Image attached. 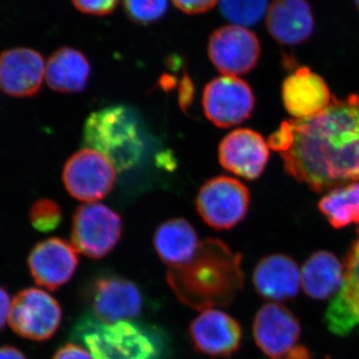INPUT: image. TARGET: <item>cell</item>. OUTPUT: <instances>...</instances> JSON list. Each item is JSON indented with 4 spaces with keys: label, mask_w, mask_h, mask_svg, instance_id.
Wrapping results in <instances>:
<instances>
[{
    "label": "cell",
    "mask_w": 359,
    "mask_h": 359,
    "mask_svg": "<svg viewBox=\"0 0 359 359\" xmlns=\"http://www.w3.org/2000/svg\"><path fill=\"white\" fill-rule=\"evenodd\" d=\"M172 2L182 13L196 15L211 11L219 0H172Z\"/></svg>",
    "instance_id": "obj_29"
},
{
    "label": "cell",
    "mask_w": 359,
    "mask_h": 359,
    "mask_svg": "<svg viewBox=\"0 0 359 359\" xmlns=\"http://www.w3.org/2000/svg\"><path fill=\"white\" fill-rule=\"evenodd\" d=\"M74 245L60 238H49L37 243L27 259L33 280L40 287L57 290L66 285L79 264Z\"/></svg>",
    "instance_id": "obj_14"
},
{
    "label": "cell",
    "mask_w": 359,
    "mask_h": 359,
    "mask_svg": "<svg viewBox=\"0 0 359 359\" xmlns=\"http://www.w3.org/2000/svg\"><path fill=\"white\" fill-rule=\"evenodd\" d=\"M91 65L84 53L71 47H61L47 61V84L59 93H79L86 88Z\"/></svg>",
    "instance_id": "obj_22"
},
{
    "label": "cell",
    "mask_w": 359,
    "mask_h": 359,
    "mask_svg": "<svg viewBox=\"0 0 359 359\" xmlns=\"http://www.w3.org/2000/svg\"><path fill=\"white\" fill-rule=\"evenodd\" d=\"M244 280L242 256L219 238L202 241L189 263L167 271V282L177 299L202 311L230 306Z\"/></svg>",
    "instance_id": "obj_2"
},
{
    "label": "cell",
    "mask_w": 359,
    "mask_h": 359,
    "mask_svg": "<svg viewBox=\"0 0 359 359\" xmlns=\"http://www.w3.org/2000/svg\"><path fill=\"white\" fill-rule=\"evenodd\" d=\"M154 249L169 269L179 268L193 259L201 245L197 231L185 219H169L158 226L153 238Z\"/></svg>",
    "instance_id": "obj_21"
},
{
    "label": "cell",
    "mask_w": 359,
    "mask_h": 359,
    "mask_svg": "<svg viewBox=\"0 0 359 359\" xmlns=\"http://www.w3.org/2000/svg\"><path fill=\"white\" fill-rule=\"evenodd\" d=\"M252 283L262 297L278 304L299 294L302 287L301 269L289 256L271 255L257 263L252 273Z\"/></svg>",
    "instance_id": "obj_19"
},
{
    "label": "cell",
    "mask_w": 359,
    "mask_h": 359,
    "mask_svg": "<svg viewBox=\"0 0 359 359\" xmlns=\"http://www.w3.org/2000/svg\"><path fill=\"white\" fill-rule=\"evenodd\" d=\"M11 297L4 287H0V330L6 327L7 318H9L11 308Z\"/></svg>",
    "instance_id": "obj_32"
},
{
    "label": "cell",
    "mask_w": 359,
    "mask_h": 359,
    "mask_svg": "<svg viewBox=\"0 0 359 359\" xmlns=\"http://www.w3.org/2000/svg\"><path fill=\"white\" fill-rule=\"evenodd\" d=\"M84 142L87 148L105 156L119 171L133 168L145 148L140 120L124 105L92 113L85 123Z\"/></svg>",
    "instance_id": "obj_4"
},
{
    "label": "cell",
    "mask_w": 359,
    "mask_h": 359,
    "mask_svg": "<svg viewBox=\"0 0 359 359\" xmlns=\"http://www.w3.org/2000/svg\"><path fill=\"white\" fill-rule=\"evenodd\" d=\"M52 359H94L92 358L91 354L89 351H87L83 346H79V344H66L65 346H62L60 348L57 349L55 353H54Z\"/></svg>",
    "instance_id": "obj_30"
},
{
    "label": "cell",
    "mask_w": 359,
    "mask_h": 359,
    "mask_svg": "<svg viewBox=\"0 0 359 359\" xmlns=\"http://www.w3.org/2000/svg\"><path fill=\"white\" fill-rule=\"evenodd\" d=\"M70 335L94 359H167L171 351L166 330L136 320L106 323L88 313L80 316Z\"/></svg>",
    "instance_id": "obj_3"
},
{
    "label": "cell",
    "mask_w": 359,
    "mask_h": 359,
    "mask_svg": "<svg viewBox=\"0 0 359 359\" xmlns=\"http://www.w3.org/2000/svg\"><path fill=\"white\" fill-rule=\"evenodd\" d=\"M285 359H311V354L306 347L297 346Z\"/></svg>",
    "instance_id": "obj_34"
},
{
    "label": "cell",
    "mask_w": 359,
    "mask_h": 359,
    "mask_svg": "<svg viewBox=\"0 0 359 359\" xmlns=\"http://www.w3.org/2000/svg\"><path fill=\"white\" fill-rule=\"evenodd\" d=\"M120 0H72L79 13L93 16H106L114 13Z\"/></svg>",
    "instance_id": "obj_28"
},
{
    "label": "cell",
    "mask_w": 359,
    "mask_h": 359,
    "mask_svg": "<svg viewBox=\"0 0 359 359\" xmlns=\"http://www.w3.org/2000/svg\"><path fill=\"white\" fill-rule=\"evenodd\" d=\"M8 321L13 332L20 337L45 341L60 327L62 309L48 292L29 287L14 297Z\"/></svg>",
    "instance_id": "obj_8"
},
{
    "label": "cell",
    "mask_w": 359,
    "mask_h": 359,
    "mask_svg": "<svg viewBox=\"0 0 359 359\" xmlns=\"http://www.w3.org/2000/svg\"><path fill=\"white\" fill-rule=\"evenodd\" d=\"M282 97L285 109L295 120L320 114L332 101L323 78L308 67H299L285 78Z\"/></svg>",
    "instance_id": "obj_17"
},
{
    "label": "cell",
    "mask_w": 359,
    "mask_h": 359,
    "mask_svg": "<svg viewBox=\"0 0 359 359\" xmlns=\"http://www.w3.org/2000/svg\"><path fill=\"white\" fill-rule=\"evenodd\" d=\"M33 228L42 233L56 230L62 222L60 205L51 199H39L33 203L29 211Z\"/></svg>",
    "instance_id": "obj_27"
},
{
    "label": "cell",
    "mask_w": 359,
    "mask_h": 359,
    "mask_svg": "<svg viewBox=\"0 0 359 359\" xmlns=\"http://www.w3.org/2000/svg\"><path fill=\"white\" fill-rule=\"evenodd\" d=\"M44 58L39 51L15 47L0 53V89L16 98L34 96L45 78Z\"/></svg>",
    "instance_id": "obj_16"
},
{
    "label": "cell",
    "mask_w": 359,
    "mask_h": 359,
    "mask_svg": "<svg viewBox=\"0 0 359 359\" xmlns=\"http://www.w3.org/2000/svg\"><path fill=\"white\" fill-rule=\"evenodd\" d=\"M62 180L71 197L90 204L102 200L112 191L116 168L101 153L85 148L65 163Z\"/></svg>",
    "instance_id": "obj_9"
},
{
    "label": "cell",
    "mask_w": 359,
    "mask_h": 359,
    "mask_svg": "<svg viewBox=\"0 0 359 359\" xmlns=\"http://www.w3.org/2000/svg\"><path fill=\"white\" fill-rule=\"evenodd\" d=\"M0 359H27L20 349L11 346H0Z\"/></svg>",
    "instance_id": "obj_33"
},
{
    "label": "cell",
    "mask_w": 359,
    "mask_h": 359,
    "mask_svg": "<svg viewBox=\"0 0 359 359\" xmlns=\"http://www.w3.org/2000/svg\"><path fill=\"white\" fill-rule=\"evenodd\" d=\"M125 13L136 25H149L164 18L168 0H123Z\"/></svg>",
    "instance_id": "obj_26"
},
{
    "label": "cell",
    "mask_w": 359,
    "mask_h": 359,
    "mask_svg": "<svg viewBox=\"0 0 359 359\" xmlns=\"http://www.w3.org/2000/svg\"><path fill=\"white\" fill-rule=\"evenodd\" d=\"M341 289L325 313V323L332 334L346 337L359 325V229L347 255Z\"/></svg>",
    "instance_id": "obj_18"
},
{
    "label": "cell",
    "mask_w": 359,
    "mask_h": 359,
    "mask_svg": "<svg viewBox=\"0 0 359 359\" xmlns=\"http://www.w3.org/2000/svg\"><path fill=\"white\" fill-rule=\"evenodd\" d=\"M189 337L198 353L212 358H228L240 349L243 330L233 316L207 309L189 325Z\"/></svg>",
    "instance_id": "obj_13"
},
{
    "label": "cell",
    "mask_w": 359,
    "mask_h": 359,
    "mask_svg": "<svg viewBox=\"0 0 359 359\" xmlns=\"http://www.w3.org/2000/svg\"><path fill=\"white\" fill-rule=\"evenodd\" d=\"M122 231L119 214L107 205L90 203L78 207L73 215L71 242L84 256L102 259L115 249Z\"/></svg>",
    "instance_id": "obj_6"
},
{
    "label": "cell",
    "mask_w": 359,
    "mask_h": 359,
    "mask_svg": "<svg viewBox=\"0 0 359 359\" xmlns=\"http://www.w3.org/2000/svg\"><path fill=\"white\" fill-rule=\"evenodd\" d=\"M344 273V264L339 257L327 250H318L306 259L301 269L302 289L311 299H330L341 289Z\"/></svg>",
    "instance_id": "obj_23"
},
{
    "label": "cell",
    "mask_w": 359,
    "mask_h": 359,
    "mask_svg": "<svg viewBox=\"0 0 359 359\" xmlns=\"http://www.w3.org/2000/svg\"><path fill=\"white\" fill-rule=\"evenodd\" d=\"M269 158L268 142L252 129L233 130L219 143V161L222 166L250 181L263 175Z\"/></svg>",
    "instance_id": "obj_15"
},
{
    "label": "cell",
    "mask_w": 359,
    "mask_h": 359,
    "mask_svg": "<svg viewBox=\"0 0 359 359\" xmlns=\"http://www.w3.org/2000/svg\"><path fill=\"white\" fill-rule=\"evenodd\" d=\"M219 11L233 25H257L268 13V0H219Z\"/></svg>",
    "instance_id": "obj_25"
},
{
    "label": "cell",
    "mask_w": 359,
    "mask_h": 359,
    "mask_svg": "<svg viewBox=\"0 0 359 359\" xmlns=\"http://www.w3.org/2000/svg\"><path fill=\"white\" fill-rule=\"evenodd\" d=\"M285 171L316 193L359 180V95L332 97L314 117L290 120L269 136Z\"/></svg>",
    "instance_id": "obj_1"
},
{
    "label": "cell",
    "mask_w": 359,
    "mask_h": 359,
    "mask_svg": "<svg viewBox=\"0 0 359 359\" xmlns=\"http://www.w3.org/2000/svg\"><path fill=\"white\" fill-rule=\"evenodd\" d=\"M261 51L259 39L243 26H222L210 35L208 42L210 60L226 76L238 77L254 70Z\"/></svg>",
    "instance_id": "obj_11"
},
{
    "label": "cell",
    "mask_w": 359,
    "mask_h": 359,
    "mask_svg": "<svg viewBox=\"0 0 359 359\" xmlns=\"http://www.w3.org/2000/svg\"><path fill=\"white\" fill-rule=\"evenodd\" d=\"M301 334V323L297 316L278 302H269L262 306L252 323L255 342L273 359L287 358L299 346Z\"/></svg>",
    "instance_id": "obj_12"
},
{
    "label": "cell",
    "mask_w": 359,
    "mask_h": 359,
    "mask_svg": "<svg viewBox=\"0 0 359 359\" xmlns=\"http://www.w3.org/2000/svg\"><path fill=\"white\" fill-rule=\"evenodd\" d=\"M266 28L283 45H297L313 34L314 18L306 0H273L269 6Z\"/></svg>",
    "instance_id": "obj_20"
},
{
    "label": "cell",
    "mask_w": 359,
    "mask_h": 359,
    "mask_svg": "<svg viewBox=\"0 0 359 359\" xmlns=\"http://www.w3.org/2000/svg\"><path fill=\"white\" fill-rule=\"evenodd\" d=\"M193 82L192 80L189 78L188 75H185L183 78V82H182L181 87H180V105H181L182 109L187 110L188 106L190 105L191 101L193 98Z\"/></svg>",
    "instance_id": "obj_31"
},
{
    "label": "cell",
    "mask_w": 359,
    "mask_h": 359,
    "mask_svg": "<svg viewBox=\"0 0 359 359\" xmlns=\"http://www.w3.org/2000/svg\"><path fill=\"white\" fill-rule=\"evenodd\" d=\"M318 210L334 229L359 224V183L337 187L325 194Z\"/></svg>",
    "instance_id": "obj_24"
},
{
    "label": "cell",
    "mask_w": 359,
    "mask_h": 359,
    "mask_svg": "<svg viewBox=\"0 0 359 359\" xmlns=\"http://www.w3.org/2000/svg\"><path fill=\"white\" fill-rule=\"evenodd\" d=\"M255 103L250 85L238 77L214 78L203 91L205 117L219 128L236 126L249 119Z\"/></svg>",
    "instance_id": "obj_10"
},
{
    "label": "cell",
    "mask_w": 359,
    "mask_h": 359,
    "mask_svg": "<svg viewBox=\"0 0 359 359\" xmlns=\"http://www.w3.org/2000/svg\"><path fill=\"white\" fill-rule=\"evenodd\" d=\"M354 2H355L356 6H358L359 11V0H354Z\"/></svg>",
    "instance_id": "obj_35"
},
{
    "label": "cell",
    "mask_w": 359,
    "mask_h": 359,
    "mask_svg": "<svg viewBox=\"0 0 359 359\" xmlns=\"http://www.w3.org/2000/svg\"><path fill=\"white\" fill-rule=\"evenodd\" d=\"M86 297L91 309L90 313L106 323L135 320L145 306L140 287L115 273H103L93 278Z\"/></svg>",
    "instance_id": "obj_7"
},
{
    "label": "cell",
    "mask_w": 359,
    "mask_h": 359,
    "mask_svg": "<svg viewBox=\"0 0 359 359\" xmlns=\"http://www.w3.org/2000/svg\"><path fill=\"white\" fill-rule=\"evenodd\" d=\"M250 202L249 189L242 182L219 176L201 187L195 205L208 226L217 231H228L245 218Z\"/></svg>",
    "instance_id": "obj_5"
}]
</instances>
